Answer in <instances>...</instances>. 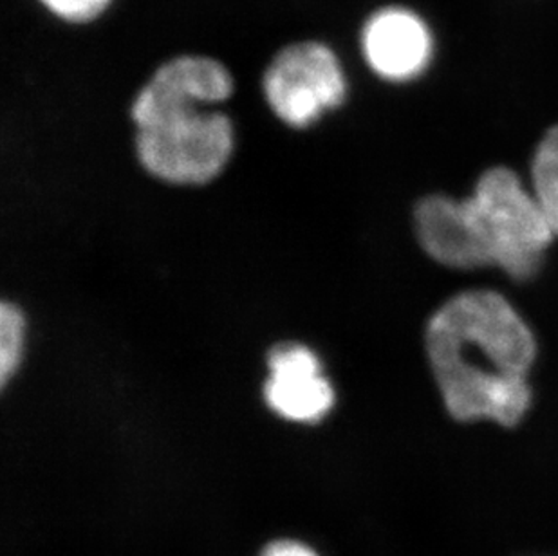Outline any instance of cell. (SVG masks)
I'll return each instance as SVG.
<instances>
[{
    "instance_id": "9c48e42d",
    "label": "cell",
    "mask_w": 558,
    "mask_h": 556,
    "mask_svg": "<svg viewBox=\"0 0 558 556\" xmlns=\"http://www.w3.org/2000/svg\"><path fill=\"white\" fill-rule=\"evenodd\" d=\"M54 16L73 24L95 21L109 8L111 0H40Z\"/></svg>"
},
{
    "instance_id": "6da1fadb",
    "label": "cell",
    "mask_w": 558,
    "mask_h": 556,
    "mask_svg": "<svg viewBox=\"0 0 558 556\" xmlns=\"http://www.w3.org/2000/svg\"><path fill=\"white\" fill-rule=\"evenodd\" d=\"M427 352L456 420L513 426L530 409L535 338L500 294L466 291L448 300L428 322Z\"/></svg>"
},
{
    "instance_id": "5b68a950",
    "label": "cell",
    "mask_w": 558,
    "mask_h": 556,
    "mask_svg": "<svg viewBox=\"0 0 558 556\" xmlns=\"http://www.w3.org/2000/svg\"><path fill=\"white\" fill-rule=\"evenodd\" d=\"M268 378L264 403L280 420L295 425H318L326 420L337 394L322 373L320 358L304 343L282 341L266 358Z\"/></svg>"
},
{
    "instance_id": "8992f818",
    "label": "cell",
    "mask_w": 558,
    "mask_h": 556,
    "mask_svg": "<svg viewBox=\"0 0 558 556\" xmlns=\"http://www.w3.org/2000/svg\"><path fill=\"white\" fill-rule=\"evenodd\" d=\"M362 44L374 73L392 82L417 76L433 55V40L425 24L400 8H389L371 16Z\"/></svg>"
},
{
    "instance_id": "3957f363",
    "label": "cell",
    "mask_w": 558,
    "mask_h": 556,
    "mask_svg": "<svg viewBox=\"0 0 558 556\" xmlns=\"http://www.w3.org/2000/svg\"><path fill=\"white\" fill-rule=\"evenodd\" d=\"M414 221L423 250L437 263L499 266L513 278L535 275L555 235L535 194L502 167L483 173L469 200L428 195Z\"/></svg>"
},
{
    "instance_id": "ba28073f",
    "label": "cell",
    "mask_w": 558,
    "mask_h": 556,
    "mask_svg": "<svg viewBox=\"0 0 558 556\" xmlns=\"http://www.w3.org/2000/svg\"><path fill=\"white\" fill-rule=\"evenodd\" d=\"M26 346V318L11 302L0 304V385L5 389L21 367Z\"/></svg>"
},
{
    "instance_id": "277c9868",
    "label": "cell",
    "mask_w": 558,
    "mask_h": 556,
    "mask_svg": "<svg viewBox=\"0 0 558 556\" xmlns=\"http://www.w3.org/2000/svg\"><path fill=\"white\" fill-rule=\"evenodd\" d=\"M263 93L282 123L307 129L348 96V80L331 48L322 43H296L280 49L264 71Z\"/></svg>"
},
{
    "instance_id": "7a4b0ae2",
    "label": "cell",
    "mask_w": 558,
    "mask_h": 556,
    "mask_svg": "<svg viewBox=\"0 0 558 556\" xmlns=\"http://www.w3.org/2000/svg\"><path fill=\"white\" fill-rule=\"evenodd\" d=\"M232 93V74L216 58L183 55L159 65L131 107L145 172L178 186L219 178L232 159L235 134L232 120L214 107Z\"/></svg>"
},
{
    "instance_id": "52a82bcc",
    "label": "cell",
    "mask_w": 558,
    "mask_h": 556,
    "mask_svg": "<svg viewBox=\"0 0 558 556\" xmlns=\"http://www.w3.org/2000/svg\"><path fill=\"white\" fill-rule=\"evenodd\" d=\"M535 197L555 235H558V125L544 136L533 159Z\"/></svg>"
},
{
    "instance_id": "30bf717a",
    "label": "cell",
    "mask_w": 558,
    "mask_h": 556,
    "mask_svg": "<svg viewBox=\"0 0 558 556\" xmlns=\"http://www.w3.org/2000/svg\"><path fill=\"white\" fill-rule=\"evenodd\" d=\"M255 556H322L318 547L299 536H277L264 542Z\"/></svg>"
}]
</instances>
